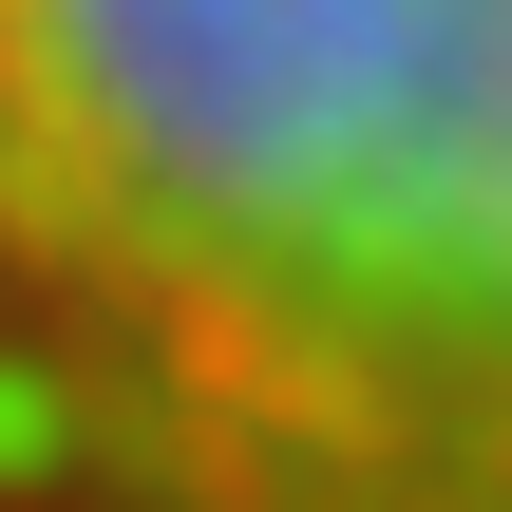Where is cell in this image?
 <instances>
[{
	"label": "cell",
	"mask_w": 512,
	"mask_h": 512,
	"mask_svg": "<svg viewBox=\"0 0 512 512\" xmlns=\"http://www.w3.org/2000/svg\"><path fill=\"white\" fill-rule=\"evenodd\" d=\"M0 512H512V0H0Z\"/></svg>",
	"instance_id": "1"
}]
</instances>
